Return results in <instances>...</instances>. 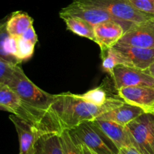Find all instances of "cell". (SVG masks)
Here are the masks:
<instances>
[{
    "mask_svg": "<svg viewBox=\"0 0 154 154\" xmlns=\"http://www.w3.org/2000/svg\"><path fill=\"white\" fill-rule=\"evenodd\" d=\"M123 102L121 98H112L105 105L99 107L83 101L78 95L66 92L56 95L51 110L57 116L63 129L70 130L82 122L95 120Z\"/></svg>",
    "mask_w": 154,
    "mask_h": 154,
    "instance_id": "cell-1",
    "label": "cell"
},
{
    "mask_svg": "<svg viewBox=\"0 0 154 154\" xmlns=\"http://www.w3.org/2000/svg\"><path fill=\"white\" fill-rule=\"evenodd\" d=\"M0 109L19 116L45 133H61L63 130L54 112L40 110L26 104L5 83H0Z\"/></svg>",
    "mask_w": 154,
    "mask_h": 154,
    "instance_id": "cell-2",
    "label": "cell"
},
{
    "mask_svg": "<svg viewBox=\"0 0 154 154\" xmlns=\"http://www.w3.org/2000/svg\"><path fill=\"white\" fill-rule=\"evenodd\" d=\"M5 84L26 104L40 110L53 112L51 107L56 99V95H51L38 87L26 75L20 65L15 66Z\"/></svg>",
    "mask_w": 154,
    "mask_h": 154,
    "instance_id": "cell-3",
    "label": "cell"
},
{
    "mask_svg": "<svg viewBox=\"0 0 154 154\" xmlns=\"http://www.w3.org/2000/svg\"><path fill=\"white\" fill-rule=\"evenodd\" d=\"M75 140L99 154H117L119 149L93 121L82 122L69 130Z\"/></svg>",
    "mask_w": 154,
    "mask_h": 154,
    "instance_id": "cell-4",
    "label": "cell"
},
{
    "mask_svg": "<svg viewBox=\"0 0 154 154\" xmlns=\"http://www.w3.org/2000/svg\"><path fill=\"white\" fill-rule=\"evenodd\" d=\"M82 4L102 9L119 21L133 24L150 19L154 15L137 10L128 0H74Z\"/></svg>",
    "mask_w": 154,
    "mask_h": 154,
    "instance_id": "cell-5",
    "label": "cell"
},
{
    "mask_svg": "<svg viewBox=\"0 0 154 154\" xmlns=\"http://www.w3.org/2000/svg\"><path fill=\"white\" fill-rule=\"evenodd\" d=\"M133 146L141 154H154V114L144 113L126 125Z\"/></svg>",
    "mask_w": 154,
    "mask_h": 154,
    "instance_id": "cell-6",
    "label": "cell"
},
{
    "mask_svg": "<svg viewBox=\"0 0 154 154\" xmlns=\"http://www.w3.org/2000/svg\"><path fill=\"white\" fill-rule=\"evenodd\" d=\"M116 45L154 48V17L131 26Z\"/></svg>",
    "mask_w": 154,
    "mask_h": 154,
    "instance_id": "cell-7",
    "label": "cell"
},
{
    "mask_svg": "<svg viewBox=\"0 0 154 154\" xmlns=\"http://www.w3.org/2000/svg\"><path fill=\"white\" fill-rule=\"evenodd\" d=\"M117 91L122 88L132 86H147L154 88V79L142 69L127 65L116 66L110 75Z\"/></svg>",
    "mask_w": 154,
    "mask_h": 154,
    "instance_id": "cell-8",
    "label": "cell"
},
{
    "mask_svg": "<svg viewBox=\"0 0 154 154\" xmlns=\"http://www.w3.org/2000/svg\"><path fill=\"white\" fill-rule=\"evenodd\" d=\"M133 24L121 21H110L94 26L96 43L100 47L101 51L115 46L123 37L125 32Z\"/></svg>",
    "mask_w": 154,
    "mask_h": 154,
    "instance_id": "cell-9",
    "label": "cell"
},
{
    "mask_svg": "<svg viewBox=\"0 0 154 154\" xmlns=\"http://www.w3.org/2000/svg\"><path fill=\"white\" fill-rule=\"evenodd\" d=\"M59 14L61 18L63 17H74V18H81L91 24L93 26L110 21H121L116 19L109 13L102 9L82 4L74 0L69 5L63 8L60 11Z\"/></svg>",
    "mask_w": 154,
    "mask_h": 154,
    "instance_id": "cell-10",
    "label": "cell"
},
{
    "mask_svg": "<svg viewBox=\"0 0 154 154\" xmlns=\"http://www.w3.org/2000/svg\"><path fill=\"white\" fill-rule=\"evenodd\" d=\"M9 119L13 122L18 134L20 143L19 154H35V144L41 136L45 134L40 128L26 122L14 114L9 116Z\"/></svg>",
    "mask_w": 154,
    "mask_h": 154,
    "instance_id": "cell-11",
    "label": "cell"
},
{
    "mask_svg": "<svg viewBox=\"0 0 154 154\" xmlns=\"http://www.w3.org/2000/svg\"><path fill=\"white\" fill-rule=\"evenodd\" d=\"M119 98L125 102L143 109L146 113L154 110V88L132 86L119 89Z\"/></svg>",
    "mask_w": 154,
    "mask_h": 154,
    "instance_id": "cell-12",
    "label": "cell"
},
{
    "mask_svg": "<svg viewBox=\"0 0 154 154\" xmlns=\"http://www.w3.org/2000/svg\"><path fill=\"white\" fill-rule=\"evenodd\" d=\"M116 51L120 56L122 64L145 70L154 61V48L123 47L115 45Z\"/></svg>",
    "mask_w": 154,
    "mask_h": 154,
    "instance_id": "cell-13",
    "label": "cell"
},
{
    "mask_svg": "<svg viewBox=\"0 0 154 154\" xmlns=\"http://www.w3.org/2000/svg\"><path fill=\"white\" fill-rule=\"evenodd\" d=\"M93 122L106 134L118 149L123 147L133 146L132 136L126 125H122L112 121L102 119H95Z\"/></svg>",
    "mask_w": 154,
    "mask_h": 154,
    "instance_id": "cell-14",
    "label": "cell"
},
{
    "mask_svg": "<svg viewBox=\"0 0 154 154\" xmlns=\"http://www.w3.org/2000/svg\"><path fill=\"white\" fill-rule=\"evenodd\" d=\"M144 113L146 112L143 109L124 101L121 105L105 112L96 119L112 121L122 125H127Z\"/></svg>",
    "mask_w": 154,
    "mask_h": 154,
    "instance_id": "cell-15",
    "label": "cell"
},
{
    "mask_svg": "<svg viewBox=\"0 0 154 154\" xmlns=\"http://www.w3.org/2000/svg\"><path fill=\"white\" fill-rule=\"evenodd\" d=\"M33 26V19L27 13L20 11L13 12L6 21V28L13 37L21 36Z\"/></svg>",
    "mask_w": 154,
    "mask_h": 154,
    "instance_id": "cell-16",
    "label": "cell"
},
{
    "mask_svg": "<svg viewBox=\"0 0 154 154\" xmlns=\"http://www.w3.org/2000/svg\"><path fill=\"white\" fill-rule=\"evenodd\" d=\"M60 133H48L39 137L35 154H64Z\"/></svg>",
    "mask_w": 154,
    "mask_h": 154,
    "instance_id": "cell-17",
    "label": "cell"
},
{
    "mask_svg": "<svg viewBox=\"0 0 154 154\" xmlns=\"http://www.w3.org/2000/svg\"><path fill=\"white\" fill-rule=\"evenodd\" d=\"M35 46V45L23 39L22 36H11L9 52L20 63H21L23 61L28 60L32 56Z\"/></svg>",
    "mask_w": 154,
    "mask_h": 154,
    "instance_id": "cell-18",
    "label": "cell"
},
{
    "mask_svg": "<svg viewBox=\"0 0 154 154\" xmlns=\"http://www.w3.org/2000/svg\"><path fill=\"white\" fill-rule=\"evenodd\" d=\"M62 19L65 21L68 30L75 34L87 38L96 42L94 33V26L84 20L74 17H63Z\"/></svg>",
    "mask_w": 154,
    "mask_h": 154,
    "instance_id": "cell-19",
    "label": "cell"
},
{
    "mask_svg": "<svg viewBox=\"0 0 154 154\" xmlns=\"http://www.w3.org/2000/svg\"><path fill=\"white\" fill-rule=\"evenodd\" d=\"M6 21L7 20L0 21V59L13 64L20 65V63L9 52L11 36L6 28Z\"/></svg>",
    "mask_w": 154,
    "mask_h": 154,
    "instance_id": "cell-20",
    "label": "cell"
},
{
    "mask_svg": "<svg viewBox=\"0 0 154 154\" xmlns=\"http://www.w3.org/2000/svg\"><path fill=\"white\" fill-rule=\"evenodd\" d=\"M78 96L83 101L99 107L105 105L112 98L108 97L107 90L102 85L91 89L83 95H78Z\"/></svg>",
    "mask_w": 154,
    "mask_h": 154,
    "instance_id": "cell-21",
    "label": "cell"
},
{
    "mask_svg": "<svg viewBox=\"0 0 154 154\" xmlns=\"http://www.w3.org/2000/svg\"><path fill=\"white\" fill-rule=\"evenodd\" d=\"M101 53L102 58V69L111 75L116 66L122 64L121 57L114 47L101 51Z\"/></svg>",
    "mask_w": 154,
    "mask_h": 154,
    "instance_id": "cell-22",
    "label": "cell"
},
{
    "mask_svg": "<svg viewBox=\"0 0 154 154\" xmlns=\"http://www.w3.org/2000/svg\"><path fill=\"white\" fill-rule=\"evenodd\" d=\"M60 135L64 149V154H84L81 144L75 140L69 130H63Z\"/></svg>",
    "mask_w": 154,
    "mask_h": 154,
    "instance_id": "cell-23",
    "label": "cell"
},
{
    "mask_svg": "<svg viewBox=\"0 0 154 154\" xmlns=\"http://www.w3.org/2000/svg\"><path fill=\"white\" fill-rule=\"evenodd\" d=\"M134 8L143 13L154 15V0H128Z\"/></svg>",
    "mask_w": 154,
    "mask_h": 154,
    "instance_id": "cell-24",
    "label": "cell"
},
{
    "mask_svg": "<svg viewBox=\"0 0 154 154\" xmlns=\"http://www.w3.org/2000/svg\"><path fill=\"white\" fill-rule=\"evenodd\" d=\"M17 65L0 59V83H5L9 79Z\"/></svg>",
    "mask_w": 154,
    "mask_h": 154,
    "instance_id": "cell-25",
    "label": "cell"
},
{
    "mask_svg": "<svg viewBox=\"0 0 154 154\" xmlns=\"http://www.w3.org/2000/svg\"><path fill=\"white\" fill-rule=\"evenodd\" d=\"M21 36H22L23 39L31 42L32 43H33L34 45H36V43H37L38 42L37 35H36V33L35 31V29L34 27H33V26L29 27V28Z\"/></svg>",
    "mask_w": 154,
    "mask_h": 154,
    "instance_id": "cell-26",
    "label": "cell"
},
{
    "mask_svg": "<svg viewBox=\"0 0 154 154\" xmlns=\"http://www.w3.org/2000/svg\"><path fill=\"white\" fill-rule=\"evenodd\" d=\"M117 154H141L134 146H128V147H123L119 149Z\"/></svg>",
    "mask_w": 154,
    "mask_h": 154,
    "instance_id": "cell-27",
    "label": "cell"
},
{
    "mask_svg": "<svg viewBox=\"0 0 154 154\" xmlns=\"http://www.w3.org/2000/svg\"><path fill=\"white\" fill-rule=\"evenodd\" d=\"M81 146H82L84 154H99L98 152H96V151L93 150V149H90V148H89L88 146H87L86 145L82 144V143H81Z\"/></svg>",
    "mask_w": 154,
    "mask_h": 154,
    "instance_id": "cell-28",
    "label": "cell"
},
{
    "mask_svg": "<svg viewBox=\"0 0 154 154\" xmlns=\"http://www.w3.org/2000/svg\"><path fill=\"white\" fill-rule=\"evenodd\" d=\"M144 71H145L147 74L151 75V76L154 79V61L151 63V64H150V66Z\"/></svg>",
    "mask_w": 154,
    "mask_h": 154,
    "instance_id": "cell-29",
    "label": "cell"
},
{
    "mask_svg": "<svg viewBox=\"0 0 154 154\" xmlns=\"http://www.w3.org/2000/svg\"><path fill=\"white\" fill-rule=\"evenodd\" d=\"M153 114H154V110H153Z\"/></svg>",
    "mask_w": 154,
    "mask_h": 154,
    "instance_id": "cell-30",
    "label": "cell"
}]
</instances>
